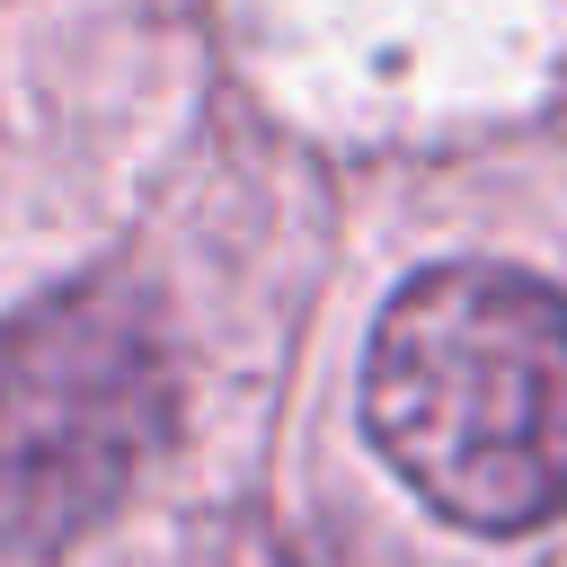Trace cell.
Returning a JSON list of instances; mask_svg holds the SVG:
<instances>
[{"mask_svg": "<svg viewBox=\"0 0 567 567\" xmlns=\"http://www.w3.org/2000/svg\"><path fill=\"white\" fill-rule=\"evenodd\" d=\"M372 452L470 532L567 514V292L523 266H425L363 354Z\"/></svg>", "mask_w": 567, "mask_h": 567, "instance_id": "obj_1", "label": "cell"}, {"mask_svg": "<svg viewBox=\"0 0 567 567\" xmlns=\"http://www.w3.org/2000/svg\"><path fill=\"white\" fill-rule=\"evenodd\" d=\"M177 363L133 284H71L0 319V558L89 540L168 452Z\"/></svg>", "mask_w": 567, "mask_h": 567, "instance_id": "obj_2", "label": "cell"}]
</instances>
